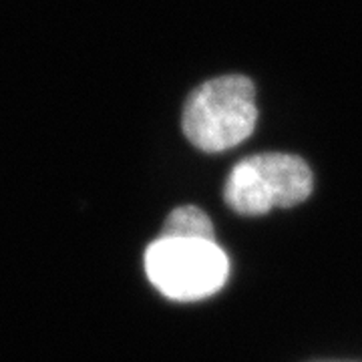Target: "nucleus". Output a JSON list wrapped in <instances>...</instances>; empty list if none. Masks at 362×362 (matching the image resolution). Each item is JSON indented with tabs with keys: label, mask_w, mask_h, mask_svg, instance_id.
Masks as SVG:
<instances>
[{
	"label": "nucleus",
	"mask_w": 362,
	"mask_h": 362,
	"mask_svg": "<svg viewBox=\"0 0 362 362\" xmlns=\"http://www.w3.org/2000/svg\"><path fill=\"white\" fill-rule=\"evenodd\" d=\"M145 272L163 296L192 302L221 290L230 259L216 242L159 235L145 252Z\"/></svg>",
	"instance_id": "obj_3"
},
{
	"label": "nucleus",
	"mask_w": 362,
	"mask_h": 362,
	"mask_svg": "<svg viewBox=\"0 0 362 362\" xmlns=\"http://www.w3.org/2000/svg\"><path fill=\"white\" fill-rule=\"evenodd\" d=\"M314 175L302 157L292 153H258L242 159L226 180L223 199L235 214L264 216L274 207L306 202Z\"/></svg>",
	"instance_id": "obj_2"
},
{
	"label": "nucleus",
	"mask_w": 362,
	"mask_h": 362,
	"mask_svg": "<svg viewBox=\"0 0 362 362\" xmlns=\"http://www.w3.org/2000/svg\"><path fill=\"white\" fill-rule=\"evenodd\" d=\"M256 123V87L244 75L206 81L187 97L181 117L187 141L206 153L238 147L254 133Z\"/></svg>",
	"instance_id": "obj_1"
},
{
	"label": "nucleus",
	"mask_w": 362,
	"mask_h": 362,
	"mask_svg": "<svg viewBox=\"0 0 362 362\" xmlns=\"http://www.w3.org/2000/svg\"><path fill=\"white\" fill-rule=\"evenodd\" d=\"M161 238H181V240H209L216 242L214 223L206 211L195 206H181L169 214L161 230Z\"/></svg>",
	"instance_id": "obj_4"
}]
</instances>
